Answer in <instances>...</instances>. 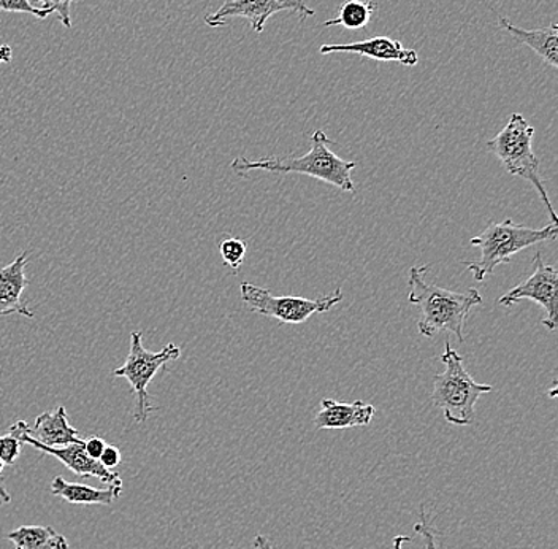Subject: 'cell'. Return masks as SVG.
<instances>
[{
	"label": "cell",
	"instance_id": "23",
	"mask_svg": "<svg viewBox=\"0 0 558 549\" xmlns=\"http://www.w3.org/2000/svg\"><path fill=\"white\" fill-rule=\"evenodd\" d=\"M414 530L424 538L425 549H439L435 541L434 530H432L430 524H428L427 521V515H425L424 506H421V521L414 524Z\"/></svg>",
	"mask_w": 558,
	"mask_h": 549
},
{
	"label": "cell",
	"instance_id": "21",
	"mask_svg": "<svg viewBox=\"0 0 558 549\" xmlns=\"http://www.w3.org/2000/svg\"><path fill=\"white\" fill-rule=\"evenodd\" d=\"M0 10L10 13H29L38 20H47L51 15L48 10L38 9L31 0H0Z\"/></svg>",
	"mask_w": 558,
	"mask_h": 549
},
{
	"label": "cell",
	"instance_id": "1",
	"mask_svg": "<svg viewBox=\"0 0 558 549\" xmlns=\"http://www.w3.org/2000/svg\"><path fill=\"white\" fill-rule=\"evenodd\" d=\"M430 265H416L411 268L408 285V300L421 310L417 321L418 334L434 338L439 332H452L459 342H465V326L470 310L483 303V296L477 289L466 293L449 291L425 282Z\"/></svg>",
	"mask_w": 558,
	"mask_h": 549
},
{
	"label": "cell",
	"instance_id": "22",
	"mask_svg": "<svg viewBox=\"0 0 558 549\" xmlns=\"http://www.w3.org/2000/svg\"><path fill=\"white\" fill-rule=\"evenodd\" d=\"M38 9L48 10L51 13H58L59 21L64 24L68 29L72 27V16H70V9L73 2L78 0H34Z\"/></svg>",
	"mask_w": 558,
	"mask_h": 549
},
{
	"label": "cell",
	"instance_id": "6",
	"mask_svg": "<svg viewBox=\"0 0 558 549\" xmlns=\"http://www.w3.org/2000/svg\"><path fill=\"white\" fill-rule=\"evenodd\" d=\"M240 294L246 309L262 317L275 318L282 324H303L316 313H326L343 300V291L335 289L319 299L295 296H275L268 289L244 282Z\"/></svg>",
	"mask_w": 558,
	"mask_h": 549
},
{
	"label": "cell",
	"instance_id": "19",
	"mask_svg": "<svg viewBox=\"0 0 558 549\" xmlns=\"http://www.w3.org/2000/svg\"><path fill=\"white\" fill-rule=\"evenodd\" d=\"M222 261L227 267L232 268L233 274H239V268L242 267L244 258H246L247 243L236 237H227L219 244Z\"/></svg>",
	"mask_w": 558,
	"mask_h": 549
},
{
	"label": "cell",
	"instance_id": "24",
	"mask_svg": "<svg viewBox=\"0 0 558 549\" xmlns=\"http://www.w3.org/2000/svg\"><path fill=\"white\" fill-rule=\"evenodd\" d=\"M83 443H85L87 456L96 461H99L105 447H107V443H105L102 437H87L86 440H83Z\"/></svg>",
	"mask_w": 558,
	"mask_h": 549
},
{
	"label": "cell",
	"instance_id": "7",
	"mask_svg": "<svg viewBox=\"0 0 558 549\" xmlns=\"http://www.w3.org/2000/svg\"><path fill=\"white\" fill-rule=\"evenodd\" d=\"M181 349L174 344H169L160 351H148L143 346L142 332L135 331L131 334V349H129L128 359L120 369L114 370L113 375L125 378L131 384L132 391L137 395V410H135V421L143 425L148 419L149 413L155 411L151 402H149L148 384L151 383L156 373L162 369L166 363L177 361L180 358Z\"/></svg>",
	"mask_w": 558,
	"mask_h": 549
},
{
	"label": "cell",
	"instance_id": "29",
	"mask_svg": "<svg viewBox=\"0 0 558 549\" xmlns=\"http://www.w3.org/2000/svg\"><path fill=\"white\" fill-rule=\"evenodd\" d=\"M411 538L407 537V535H397L393 538V549H403L404 544H410Z\"/></svg>",
	"mask_w": 558,
	"mask_h": 549
},
{
	"label": "cell",
	"instance_id": "11",
	"mask_svg": "<svg viewBox=\"0 0 558 549\" xmlns=\"http://www.w3.org/2000/svg\"><path fill=\"white\" fill-rule=\"evenodd\" d=\"M320 55H330V52H354V55L364 56V58L375 59L381 62H400L407 68H413L418 62L416 50L404 48L401 41L378 35V37L368 38V40L355 41L347 45H323L319 48Z\"/></svg>",
	"mask_w": 558,
	"mask_h": 549
},
{
	"label": "cell",
	"instance_id": "10",
	"mask_svg": "<svg viewBox=\"0 0 558 549\" xmlns=\"http://www.w3.org/2000/svg\"><path fill=\"white\" fill-rule=\"evenodd\" d=\"M12 428L16 430L21 442L37 447L41 453L61 461L69 470H72L73 474L78 475V477L97 478V480L105 482L107 486H114V488L122 489L121 475L117 474V472L108 470V468H105L99 461L87 456L83 440H80V442L76 443H69V445L65 446L50 447L41 445V443H38L37 440H34L33 437L27 433L29 425H27L26 421H17L12 426Z\"/></svg>",
	"mask_w": 558,
	"mask_h": 549
},
{
	"label": "cell",
	"instance_id": "25",
	"mask_svg": "<svg viewBox=\"0 0 558 549\" xmlns=\"http://www.w3.org/2000/svg\"><path fill=\"white\" fill-rule=\"evenodd\" d=\"M99 463L105 468L111 470V468L118 467L121 463V451L117 446L107 445L105 447L102 456L99 457Z\"/></svg>",
	"mask_w": 558,
	"mask_h": 549
},
{
	"label": "cell",
	"instance_id": "5",
	"mask_svg": "<svg viewBox=\"0 0 558 549\" xmlns=\"http://www.w3.org/2000/svg\"><path fill=\"white\" fill-rule=\"evenodd\" d=\"M535 128L521 114H512L508 124L488 140L487 148L501 160L506 172L521 177L538 191L541 201L549 213L550 224H557V213L541 177V163L533 152Z\"/></svg>",
	"mask_w": 558,
	"mask_h": 549
},
{
	"label": "cell",
	"instance_id": "9",
	"mask_svg": "<svg viewBox=\"0 0 558 549\" xmlns=\"http://www.w3.org/2000/svg\"><path fill=\"white\" fill-rule=\"evenodd\" d=\"M535 271L521 285L512 288L500 297L498 303L504 307H512L521 300H532L538 303L546 311V318L543 320L544 326L549 331H556L557 327V300H558V272L554 265L546 264L541 253L535 254L533 259Z\"/></svg>",
	"mask_w": 558,
	"mask_h": 549
},
{
	"label": "cell",
	"instance_id": "27",
	"mask_svg": "<svg viewBox=\"0 0 558 549\" xmlns=\"http://www.w3.org/2000/svg\"><path fill=\"white\" fill-rule=\"evenodd\" d=\"M13 50L9 45H2L0 47V64H5V62L12 61Z\"/></svg>",
	"mask_w": 558,
	"mask_h": 549
},
{
	"label": "cell",
	"instance_id": "20",
	"mask_svg": "<svg viewBox=\"0 0 558 549\" xmlns=\"http://www.w3.org/2000/svg\"><path fill=\"white\" fill-rule=\"evenodd\" d=\"M24 443L21 442L20 435L16 430L10 426L9 432L5 435H0V460L5 465H13L16 463L21 454V447Z\"/></svg>",
	"mask_w": 558,
	"mask_h": 549
},
{
	"label": "cell",
	"instance_id": "18",
	"mask_svg": "<svg viewBox=\"0 0 558 549\" xmlns=\"http://www.w3.org/2000/svg\"><path fill=\"white\" fill-rule=\"evenodd\" d=\"M376 3L372 0H348L338 7V16L326 21L324 27L343 26L344 29H362L372 20Z\"/></svg>",
	"mask_w": 558,
	"mask_h": 549
},
{
	"label": "cell",
	"instance_id": "2",
	"mask_svg": "<svg viewBox=\"0 0 558 549\" xmlns=\"http://www.w3.org/2000/svg\"><path fill=\"white\" fill-rule=\"evenodd\" d=\"M310 142H312V148L306 155L300 157H260V159L236 157L230 164V169L240 177L256 172V170L268 174L306 175V177L316 178V180L341 189L343 192L355 194L357 188L352 181L351 174L357 167V163L344 160L335 155L329 148L333 142L320 129L313 132Z\"/></svg>",
	"mask_w": 558,
	"mask_h": 549
},
{
	"label": "cell",
	"instance_id": "4",
	"mask_svg": "<svg viewBox=\"0 0 558 549\" xmlns=\"http://www.w3.org/2000/svg\"><path fill=\"white\" fill-rule=\"evenodd\" d=\"M445 372L434 377V390L430 401L435 407L445 413L449 425L463 428L474 421V408L481 395L490 393V384H481L473 380L462 355L446 342L445 353L441 355Z\"/></svg>",
	"mask_w": 558,
	"mask_h": 549
},
{
	"label": "cell",
	"instance_id": "17",
	"mask_svg": "<svg viewBox=\"0 0 558 549\" xmlns=\"http://www.w3.org/2000/svg\"><path fill=\"white\" fill-rule=\"evenodd\" d=\"M7 540L15 549H70L68 538L50 526H21L7 535Z\"/></svg>",
	"mask_w": 558,
	"mask_h": 549
},
{
	"label": "cell",
	"instance_id": "8",
	"mask_svg": "<svg viewBox=\"0 0 558 549\" xmlns=\"http://www.w3.org/2000/svg\"><path fill=\"white\" fill-rule=\"evenodd\" d=\"M279 12H294L300 20L314 16V10L303 0H225L215 13L205 16V23L209 27H221L232 17H244L254 33L262 34L267 21Z\"/></svg>",
	"mask_w": 558,
	"mask_h": 549
},
{
	"label": "cell",
	"instance_id": "12",
	"mask_svg": "<svg viewBox=\"0 0 558 549\" xmlns=\"http://www.w3.org/2000/svg\"><path fill=\"white\" fill-rule=\"evenodd\" d=\"M29 253L24 251L20 256L0 271V320L10 314L34 318L33 310L23 302L24 289L29 286L26 265Z\"/></svg>",
	"mask_w": 558,
	"mask_h": 549
},
{
	"label": "cell",
	"instance_id": "16",
	"mask_svg": "<svg viewBox=\"0 0 558 549\" xmlns=\"http://www.w3.org/2000/svg\"><path fill=\"white\" fill-rule=\"evenodd\" d=\"M121 491V488L114 486L96 489L83 482H69L62 477H56L51 481V494L73 505H111L114 499L120 498Z\"/></svg>",
	"mask_w": 558,
	"mask_h": 549
},
{
	"label": "cell",
	"instance_id": "14",
	"mask_svg": "<svg viewBox=\"0 0 558 549\" xmlns=\"http://www.w3.org/2000/svg\"><path fill=\"white\" fill-rule=\"evenodd\" d=\"M498 27L506 31L519 45H525L553 69L558 68V27L556 23L541 29H522L506 17L498 20Z\"/></svg>",
	"mask_w": 558,
	"mask_h": 549
},
{
	"label": "cell",
	"instance_id": "13",
	"mask_svg": "<svg viewBox=\"0 0 558 549\" xmlns=\"http://www.w3.org/2000/svg\"><path fill=\"white\" fill-rule=\"evenodd\" d=\"M376 408L364 401L338 402L333 398H323L320 410L314 418L317 429H351L366 428L375 416Z\"/></svg>",
	"mask_w": 558,
	"mask_h": 549
},
{
	"label": "cell",
	"instance_id": "26",
	"mask_svg": "<svg viewBox=\"0 0 558 549\" xmlns=\"http://www.w3.org/2000/svg\"><path fill=\"white\" fill-rule=\"evenodd\" d=\"M254 548L256 549H275L274 548V545H271V541L268 540L267 537H264V535H256V537H254Z\"/></svg>",
	"mask_w": 558,
	"mask_h": 549
},
{
	"label": "cell",
	"instance_id": "3",
	"mask_svg": "<svg viewBox=\"0 0 558 549\" xmlns=\"http://www.w3.org/2000/svg\"><path fill=\"white\" fill-rule=\"evenodd\" d=\"M558 236L557 224H549L543 229L514 224L511 219L504 223L490 222L483 232L470 240L473 247L481 250L477 261L463 262V267L473 274L476 282H484L495 268L508 264L514 254L521 253L533 244L556 240Z\"/></svg>",
	"mask_w": 558,
	"mask_h": 549
},
{
	"label": "cell",
	"instance_id": "15",
	"mask_svg": "<svg viewBox=\"0 0 558 549\" xmlns=\"http://www.w3.org/2000/svg\"><path fill=\"white\" fill-rule=\"evenodd\" d=\"M27 433L41 445L50 447L65 446L82 440L78 430L70 426L64 407L38 415L33 428H27Z\"/></svg>",
	"mask_w": 558,
	"mask_h": 549
},
{
	"label": "cell",
	"instance_id": "28",
	"mask_svg": "<svg viewBox=\"0 0 558 549\" xmlns=\"http://www.w3.org/2000/svg\"><path fill=\"white\" fill-rule=\"evenodd\" d=\"M3 468H5V464H3V461L0 460V475H2ZM10 502H12V496H10L9 492L5 491V488H3L2 485H0V503Z\"/></svg>",
	"mask_w": 558,
	"mask_h": 549
}]
</instances>
